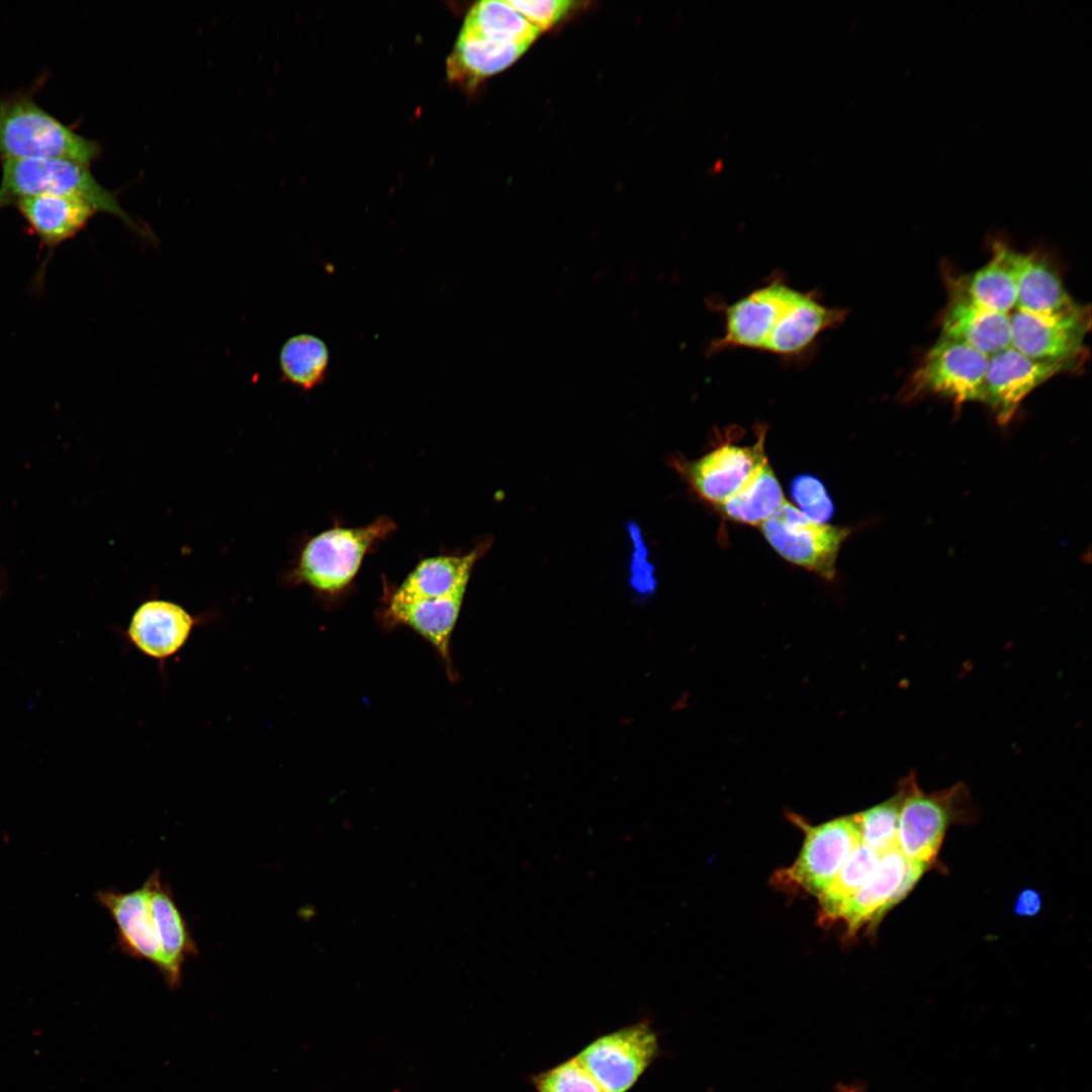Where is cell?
<instances>
[{
    "mask_svg": "<svg viewBox=\"0 0 1092 1092\" xmlns=\"http://www.w3.org/2000/svg\"><path fill=\"white\" fill-rule=\"evenodd\" d=\"M760 529L780 556L827 580L835 577L839 551L850 533L847 528L810 520L787 500Z\"/></svg>",
    "mask_w": 1092,
    "mask_h": 1092,
    "instance_id": "8992f818",
    "label": "cell"
},
{
    "mask_svg": "<svg viewBox=\"0 0 1092 1092\" xmlns=\"http://www.w3.org/2000/svg\"><path fill=\"white\" fill-rule=\"evenodd\" d=\"M100 145L63 124L30 96L0 97V157L5 160L64 159L86 166Z\"/></svg>",
    "mask_w": 1092,
    "mask_h": 1092,
    "instance_id": "6da1fadb",
    "label": "cell"
},
{
    "mask_svg": "<svg viewBox=\"0 0 1092 1092\" xmlns=\"http://www.w3.org/2000/svg\"><path fill=\"white\" fill-rule=\"evenodd\" d=\"M150 911L162 953V974L170 989L180 986L182 967L198 953L197 945L180 912L171 889L162 883L159 871L148 879Z\"/></svg>",
    "mask_w": 1092,
    "mask_h": 1092,
    "instance_id": "e0dca14e",
    "label": "cell"
},
{
    "mask_svg": "<svg viewBox=\"0 0 1092 1092\" xmlns=\"http://www.w3.org/2000/svg\"><path fill=\"white\" fill-rule=\"evenodd\" d=\"M941 316V337L962 342L987 356L1011 346L1010 315L975 302L960 280L951 284Z\"/></svg>",
    "mask_w": 1092,
    "mask_h": 1092,
    "instance_id": "4fadbf2b",
    "label": "cell"
},
{
    "mask_svg": "<svg viewBox=\"0 0 1092 1092\" xmlns=\"http://www.w3.org/2000/svg\"><path fill=\"white\" fill-rule=\"evenodd\" d=\"M1041 908V898L1037 891H1021L1014 904V912L1020 916H1034Z\"/></svg>",
    "mask_w": 1092,
    "mask_h": 1092,
    "instance_id": "1f68e13d",
    "label": "cell"
},
{
    "mask_svg": "<svg viewBox=\"0 0 1092 1092\" xmlns=\"http://www.w3.org/2000/svg\"><path fill=\"white\" fill-rule=\"evenodd\" d=\"M903 782L906 794L899 819L898 845L909 860L931 867L947 828L974 817L971 795L964 783L926 793L919 788L914 771Z\"/></svg>",
    "mask_w": 1092,
    "mask_h": 1092,
    "instance_id": "277c9868",
    "label": "cell"
},
{
    "mask_svg": "<svg viewBox=\"0 0 1092 1092\" xmlns=\"http://www.w3.org/2000/svg\"><path fill=\"white\" fill-rule=\"evenodd\" d=\"M791 817L804 830L805 838L798 858L776 874L775 883L787 890L819 896L861 843L857 814L817 826L798 816Z\"/></svg>",
    "mask_w": 1092,
    "mask_h": 1092,
    "instance_id": "5b68a950",
    "label": "cell"
},
{
    "mask_svg": "<svg viewBox=\"0 0 1092 1092\" xmlns=\"http://www.w3.org/2000/svg\"><path fill=\"white\" fill-rule=\"evenodd\" d=\"M396 529L388 517H379L361 527H333L309 539L303 546L292 579L323 594L345 590L356 577L364 557L377 542Z\"/></svg>",
    "mask_w": 1092,
    "mask_h": 1092,
    "instance_id": "3957f363",
    "label": "cell"
},
{
    "mask_svg": "<svg viewBox=\"0 0 1092 1092\" xmlns=\"http://www.w3.org/2000/svg\"><path fill=\"white\" fill-rule=\"evenodd\" d=\"M785 500L782 486L766 459L731 497L718 507L734 522L760 526Z\"/></svg>",
    "mask_w": 1092,
    "mask_h": 1092,
    "instance_id": "cb8c5ba5",
    "label": "cell"
},
{
    "mask_svg": "<svg viewBox=\"0 0 1092 1092\" xmlns=\"http://www.w3.org/2000/svg\"><path fill=\"white\" fill-rule=\"evenodd\" d=\"M908 867V858L899 847L883 855L862 887L847 900L838 920L844 921L848 936L855 935L863 926L871 928L894 906L895 897Z\"/></svg>",
    "mask_w": 1092,
    "mask_h": 1092,
    "instance_id": "d6986e66",
    "label": "cell"
},
{
    "mask_svg": "<svg viewBox=\"0 0 1092 1092\" xmlns=\"http://www.w3.org/2000/svg\"><path fill=\"white\" fill-rule=\"evenodd\" d=\"M527 50L523 46L460 31L446 62L447 78L451 83L473 90L481 81L512 66Z\"/></svg>",
    "mask_w": 1092,
    "mask_h": 1092,
    "instance_id": "ffe728a7",
    "label": "cell"
},
{
    "mask_svg": "<svg viewBox=\"0 0 1092 1092\" xmlns=\"http://www.w3.org/2000/svg\"><path fill=\"white\" fill-rule=\"evenodd\" d=\"M537 1092H606L576 1058L532 1078Z\"/></svg>",
    "mask_w": 1092,
    "mask_h": 1092,
    "instance_id": "f1b7e54d",
    "label": "cell"
},
{
    "mask_svg": "<svg viewBox=\"0 0 1092 1092\" xmlns=\"http://www.w3.org/2000/svg\"><path fill=\"white\" fill-rule=\"evenodd\" d=\"M51 194L85 200L96 211L112 214L130 229L145 234L119 205L115 194L103 187L89 166L64 160H5L0 182V209L23 197Z\"/></svg>",
    "mask_w": 1092,
    "mask_h": 1092,
    "instance_id": "7a4b0ae2",
    "label": "cell"
},
{
    "mask_svg": "<svg viewBox=\"0 0 1092 1092\" xmlns=\"http://www.w3.org/2000/svg\"><path fill=\"white\" fill-rule=\"evenodd\" d=\"M330 354L325 342L309 334L288 339L279 353V367L285 380L303 389L318 385L325 378Z\"/></svg>",
    "mask_w": 1092,
    "mask_h": 1092,
    "instance_id": "4316f807",
    "label": "cell"
},
{
    "mask_svg": "<svg viewBox=\"0 0 1092 1092\" xmlns=\"http://www.w3.org/2000/svg\"><path fill=\"white\" fill-rule=\"evenodd\" d=\"M798 290L776 278L726 308L723 336L709 350L730 348L764 351L767 340Z\"/></svg>",
    "mask_w": 1092,
    "mask_h": 1092,
    "instance_id": "30bf717a",
    "label": "cell"
},
{
    "mask_svg": "<svg viewBox=\"0 0 1092 1092\" xmlns=\"http://www.w3.org/2000/svg\"><path fill=\"white\" fill-rule=\"evenodd\" d=\"M905 794L902 780L894 796L857 814L861 843L880 855L899 847L898 827Z\"/></svg>",
    "mask_w": 1092,
    "mask_h": 1092,
    "instance_id": "83f0119b",
    "label": "cell"
},
{
    "mask_svg": "<svg viewBox=\"0 0 1092 1092\" xmlns=\"http://www.w3.org/2000/svg\"><path fill=\"white\" fill-rule=\"evenodd\" d=\"M15 205L32 232L50 249L73 238L96 212L85 200L64 195L23 197Z\"/></svg>",
    "mask_w": 1092,
    "mask_h": 1092,
    "instance_id": "7402d4cb",
    "label": "cell"
},
{
    "mask_svg": "<svg viewBox=\"0 0 1092 1092\" xmlns=\"http://www.w3.org/2000/svg\"><path fill=\"white\" fill-rule=\"evenodd\" d=\"M148 880L130 892L99 891L97 900L116 925L120 950L133 959L145 960L159 971L162 953L150 911Z\"/></svg>",
    "mask_w": 1092,
    "mask_h": 1092,
    "instance_id": "2e32d148",
    "label": "cell"
},
{
    "mask_svg": "<svg viewBox=\"0 0 1092 1092\" xmlns=\"http://www.w3.org/2000/svg\"><path fill=\"white\" fill-rule=\"evenodd\" d=\"M988 359L962 342L940 336L911 375L909 391L937 394L957 403L982 402Z\"/></svg>",
    "mask_w": 1092,
    "mask_h": 1092,
    "instance_id": "52a82bcc",
    "label": "cell"
},
{
    "mask_svg": "<svg viewBox=\"0 0 1092 1092\" xmlns=\"http://www.w3.org/2000/svg\"><path fill=\"white\" fill-rule=\"evenodd\" d=\"M1015 307L1039 315H1066L1083 306L1070 296L1049 259L1035 253H1020Z\"/></svg>",
    "mask_w": 1092,
    "mask_h": 1092,
    "instance_id": "44dd1931",
    "label": "cell"
},
{
    "mask_svg": "<svg viewBox=\"0 0 1092 1092\" xmlns=\"http://www.w3.org/2000/svg\"><path fill=\"white\" fill-rule=\"evenodd\" d=\"M508 3L528 22L545 31L557 24L571 10L576 2L568 0L514 1Z\"/></svg>",
    "mask_w": 1092,
    "mask_h": 1092,
    "instance_id": "4dcf8cb0",
    "label": "cell"
},
{
    "mask_svg": "<svg viewBox=\"0 0 1092 1092\" xmlns=\"http://www.w3.org/2000/svg\"><path fill=\"white\" fill-rule=\"evenodd\" d=\"M881 855L860 843L847 857L828 887L818 896L819 922L838 921L842 907L871 878Z\"/></svg>",
    "mask_w": 1092,
    "mask_h": 1092,
    "instance_id": "484cf974",
    "label": "cell"
},
{
    "mask_svg": "<svg viewBox=\"0 0 1092 1092\" xmlns=\"http://www.w3.org/2000/svg\"><path fill=\"white\" fill-rule=\"evenodd\" d=\"M465 594L436 599L400 600L389 597L384 617L389 624L405 625L426 639L453 675L450 640Z\"/></svg>",
    "mask_w": 1092,
    "mask_h": 1092,
    "instance_id": "ac0fdd59",
    "label": "cell"
},
{
    "mask_svg": "<svg viewBox=\"0 0 1092 1092\" xmlns=\"http://www.w3.org/2000/svg\"><path fill=\"white\" fill-rule=\"evenodd\" d=\"M657 1050V1035L644 1020L597 1038L575 1058L606 1092H627Z\"/></svg>",
    "mask_w": 1092,
    "mask_h": 1092,
    "instance_id": "ba28073f",
    "label": "cell"
},
{
    "mask_svg": "<svg viewBox=\"0 0 1092 1092\" xmlns=\"http://www.w3.org/2000/svg\"><path fill=\"white\" fill-rule=\"evenodd\" d=\"M460 31L526 48H529L541 32L508 1L495 0L475 3L466 15Z\"/></svg>",
    "mask_w": 1092,
    "mask_h": 1092,
    "instance_id": "d4e9b609",
    "label": "cell"
},
{
    "mask_svg": "<svg viewBox=\"0 0 1092 1092\" xmlns=\"http://www.w3.org/2000/svg\"><path fill=\"white\" fill-rule=\"evenodd\" d=\"M199 622L176 603L149 600L134 611L126 636L140 652L164 662L184 647Z\"/></svg>",
    "mask_w": 1092,
    "mask_h": 1092,
    "instance_id": "5bb4252c",
    "label": "cell"
},
{
    "mask_svg": "<svg viewBox=\"0 0 1092 1092\" xmlns=\"http://www.w3.org/2000/svg\"><path fill=\"white\" fill-rule=\"evenodd\" d=\"M1019 254L996 243L991 260L971 276L960 279L968 295L986 308L1009 314L1016 306Z\"/></svg>",
    "mask_w": 1092,
    "mask_h": 1092,
    "instance_id": "603a6c76",
    "label": "cell"
},
{
    "mask_svg": "<svg viewBox=\"0 0 1092 1092\" xmlns=\"http://www.w3.org/2000/svg\"><path fill=\"white\" fill-rule=\"evenodd\" d=\"M848 310L823 304L815 292L798 290L771 332L764 351L784 358L805 353L824 332L840 326Z\"/></svg>",
    "mask_w": 1092,
    "mask_h": 1092,
    "instance_id": "9a60e30c",
    "label": "cell"
},
{
    "mask_svg": "<svg viewBox=\"0 0 1092 1092\" xmlns=\"http://www.w3.org/2000/svg\"><path fill=\"white\" fill-rule=\"evenodd\" d=\"M1010 315L1011 347L1040 360L1078 361L1090 330L1088 307L1066 315H1039L1015 309Z\"/></svg>",
    "mask_w": 1092,
    "mask_h": 1092,
    "instance_id": "8fae6325",
    "label": "cell"
},
{
    "mask_svg": "<svg viewBox=\"0 0 1092 1092\" xmlns=\"http://www.w3.org/2000/svg\"><path fill=\"white\" fill-rule=\"evenodd\" d=\"M1077 364L1078 361L1033 359L1009 346L989 356L982 402L994 412L998 421L1006 423L1031 391Z\"/></svg>",
    "mask_w": 1092,
    "mask_h": 1092,
    "instance_id": "9c48e42d",
    "label": "cell"
},
{
    "mask_svg": "<svg viewBox=\"0 0 1092 1092\" xmlns=\"http://www.w3.org/2000/svg\"><path fill=\"white\" fill-rule=\"evenodd\" d=\"M792 495L799 510L810 520L825 524L834 511L824 484L812 475H801L792 482Z\"/></svg>",
    "mask_w": 1092,
    "mask_h": 1092,
    "instance_id": "f546056e",
    "label": "cell"
},
{
    "mask_svg": "<svg viewBox=\"0 0 1092 1092\" xmlns=\"http://www.w3.org/2000/svg\"><path fill=\"white\" fill-rule=\"evenodd\" d=\"M764 437L765 429L759 428L757 441L752 446L720 445L694 461H677L676 468L699 496L720 506L767 459Z\"/></svg>",
    "mask_w": 1092,
    "mask_h": 1092,
    "instance_id": "7c38bea8",
    "label": "cell"
}]
</instances>
